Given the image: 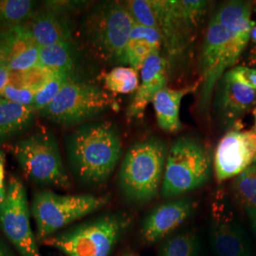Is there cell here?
I'll use <instances>...</instances> for the list:
<instances>
[{
	"label": "cell",
	"mask_w": 256,
	"mask_h": 256,
	"mask_svg": "<svg viewBox=\"0 0 256 256\" xmlns=\"http://www.w3.org/2000/svg\"><path fill=\"white\" fill-rule=\"evenodd\" d=\"M10 149L24 174L32 182L59 188L70 186V178L52 130L42 128L16 140Z\"/></svg>",
	"instance_id": "cell-5"
},
{
	"label": "cell",
	"mask_w": 256,
	"mask_h": 256,
	"mask_svg": "<svg viewBox=\"0 0 256 256\" xmlns=\"http://www.w3.org/2000/svg\"><path fill=\"white\" fill-rule=\"evenodd\" d=\"M36 111L0 98V144L26 131L32 124Z\"/></svg>",
	"instance_id": "cell-20"
},
{
	"label": "cell",
	"mask_w": 256,
	"mask_h": 256,
	"mask_svg": "<svg viewBox=\"0 0 256 256\" xmlns=\"http://www.w3.org/2000/svg\"><path fill=\"white\" fill-rule=\"evenodd\" d=\"M0 256H12L7 247L0 241Z\"/></svg>",
	"instance_id": "cell-35"
},
{
	"label": "cell",
	"mask_w": 256,
	"mask_h": 256,
	"mask_svg": "<svg viewBox=\"0 0 256 256\" xmlns=\"http://www.w3.org/2000/svg\"><path fill=\"white\" fill-rule=\"evenodd\" d=\"M0 228L21 256H42L30 225L27 191L16 176L10 178L0 207Z\"/></svg>",
	"instance_id": "cell-11"
},
{
	"label": "cell",
	"mask_w": 256,
	"mask_h": 256,
	"mask_svg": "<svg viewBox=\"0 0 256 256\" xmlns=\"http://www.w3.org/2000/svg\"><path fill=\"white\" fill-rule=\"evenodd\" d=\"M198 82L190 86L174 90L164 88L158 92L152 102L158 126L168 133H174L182 128L180 110L183 98L196 90Z\"/></svg>",
	"instance_id": "cell-18"
},
{
	"label": "cell",
	"mask_w": 256,
	"mask_h": 256,
	"mask_svg": "<svg viewBox=\"0 0 256 256\" xmlns=\"http://www.w3.org/2000/svg\"><path fill=\"white\" fill-rule=\"evenodd\" d=\"M198 241L194 232H180L164 241L160 256H198Z\"/></svg>",
	"instance_id": "cell-24"
},
{
	"label": "cell",
	"mask_w": 256,
	"mask_h": 256,
	"mask_svg": "<svg viewBox=\"0 0 256 256\" xmlns=\"http://www.w3.org/2000/svg\"><path fill=\"white\" fill-rule=\"evenodd\" d=\"M72 79H74L72 74H57L40 92H37L32 108L36 112H39L40 110L45 108L54 100L55 97L58 95L64 84Z\"/></svg>",
	"instance_id": "cell-26"
},
{
	"label": "cell",
	"mask_w": 256,
	"mask_h": 256,
	"mask_svg": "<svg viewBox=\"0 0 256 256\" xmlns=\"http://www.w3.org/2000/svg\"><path fill=\"white\" fill-rule=\"evenodd\" d=\"M106 196L59 194L52 191L37 192L32 204V214L41 240L59 230L95 212L108 202Z\"/></svg>",
	"instance_id": "cell-8"
},
{
	"label": "cell",
	"mask_w": 256,
	"mask_h": 256,
	"mask_svg": "<svg viewBox=\"0 0 256 256\" xmlns=\"http://www.w3.org/2000/svg\"><path fill=\"white\" fill-rule=\"evenodd\" d=\"M152 54L160 52H155L151 46L142 41L128 40L122 55V64H128L130 68L140 72L147 58Z\"/></svg>",
	"instance_id": "cell-27"
},
{
	"label": "cell",
	"mask_w": 256,
	"mask_h": 256,
	"mask_svg": "<svg viewBox=\"0 0 256 256\" xmlns=\"http://www.w3.org/2000/svg\"><path fill=\"white\" fill-rule=\"evenodd\" d=\"M133 256V254H126V256Z\"/></svg>",
	"instance_id": "cell-40"
},
{
	"label": "cell",
	"mask_w": 256,
	"mask_h": 256,
	"mask_svg": "<svg viewBox=\"0 0 256 256\" xmlns=\"http://www.w3.org/2000/svg\"><path fill=\"white\" fill-rule=\"evenodd\" d=\"M210 174V158L204 147L191 138H180L167 155L162 194L170 198L191 192L207 182Z\"/></svg>",
	"instance_id": "cell-7"
},
{
	"label": "cell",
	"mask_w": 256,
	"mask_h": 256,
	"mask_svg": "<svg viewBox=\"0 0 256 256\" xmlns=\"http://www.w3.org/2000/svg\"><path fill=\"white\" fill-rule=\"evenodd\" d=\"M167 61L160 54H152L146 59L140 74V84L128 110V118H142L156 95L167 84Z\"/></svg>",
	"instance_id": "cell-14"
},
{
	"label": "cell",
	"mask_w": 256,
	"mask_h": 256,
	"mask_svg": "<svg viewBox=\"0 0 256 256\" xmlns=\"http://www.w3.org/2000/svg\"><path fill=\"white\" fill-rule=\"evenodd\" d=\"M36 95V92L30 88L9 84L3 90V92L0 93V98L12 102L14 104H18L21 106H32Z\"/></svg>",
	"instance_id": "cell-30"
},
{
	"label": "cell",
	"mask_w": 256,
	"mask_h": 256,
	"mask_svg": "<svg viewBox=\"0 0 256 256\" xmlns=\"http://www.w3.org/2000/svg\"><path fill=\"white\" fill-rule=\"evenodd\" d=\"M37 66L48 68L55 74H74L75 48L72 41L40 48Z\"/></svg>",
	"instance_id": "cell-21"
},
{
	"label": "cell",
	"mask_w": 256,
	"mask_h": 256,
	"mask_svg": "<svg viewBox=\"0 0 256 256\" xmlns=\"http://www.w3.org/2000/svg\"><path fill=\"white\" fill-rule=\"evenodd\" d=\"M12 72L8 64H0V93L10 82Z\"/></svg>",
	"instance_id": "cell-32"
},
{
	"label": "cell",
	"mask_w": 256,
	"mask_h": 256,
	"mask_svg": "<svg viewBox=\"0 0 256 256\" xmlns=\"http://www.w3.org/2000/svg\"><path fill=\"white\" fill-rule=\"evenodd\" d=\"M129 40L142 41L151 46L155 52H160V48L162 46V36L158 28L146 27L137 23H134V26L130 32Z\"/></svg>",
	"instance_id": "cell-29"
},
{
	"label": "cell",
	"mask_w": 256,
	"mask_h": 256,
	"mask_svg": "<svg viewBox=\"0 0 256 256\" xmlns=\"http://www.w3.org/2000/svg\"><path fill=\"white\" fill-rule=\"evenodd\" d=\"M232 188L246 209H256V162L236 176Z\"/></svg>",
	"instance_id": "cell-25"
},
{
	"label": "cell",
	"mask_w": 256,
	"mask_h": 256,
	"mask_svg": "<svg viewBox=\"0 0 256 256\" xmlns=\"http://www.w3.org/2000/svg\"><path fill=\"white\" fill-rule=\"evenodd\" d=\"M194 210L191 198H178L156 206L148 214L142 226L144 242L153 244L178 229Z\"/></svg>",
	"instance_id": "cell-13"
},
{
	"label": "cell",
	"mask_w": 256,
	"mask_h": 256,
	"mask_svg": "<svg viewBox=\"0 0 256 256\" xmlns=\"http://www.w3.org/2000/svg\"><path fill=\"white\" fill-rule=\"evenodd\" d=\"M254 126L252 128V130L256 133V108L254 110Z\"/></svg>",
	"instance_id": "cell-39"
},
{
	"label": "cell",
	"mask_w": 256,
	"mask_h": 256,
	"mask_svg": "<svg viewBox=\"0 0 256 256\" xmlns=\"http://www.w3.org/2000/svg\"><path fill=\"white\" fill-rule=\"evenodd\" d=\"M4 178H5V155L0 150V189H4Z\"/></svg>",
	"instance_id": "cell-33"
},
{
	"label": "cell",
	"mask_w": 256,
	"mask_h": 256,
	"mask_svg": "<svg viewBox=\"0 0 256 256\" xmlns=\"http://www.w3.org/2000/svg\"><path fill=\"white\" fill-rule=\"evenodd\" d=\"M131 222L124 212L106 214L43 240L68 256H110Z\"/></svg>",
	"instance_id": "cell-4"
},
{
	"label": "cell",
	"mask_w": 256,
	"mask_h": 256,
	"mask_svg": "<svg viewBox=\"0 0 256 256\" xmlns=\"http://www.w3.org/2000/svg\"><path fill=\"white\" fill-rule=\"evenodd\" d=\"M34 6L30 0H0V27L25 24L34 14Z\"/></svg>",
	"instance_id": "cell-22"
},
{
	"label": "cell",
	"mask_w": 256,
	"mask_h": 256,
	"mask_svg": "<svg viewBox=\"0 0 256 256\" xmlns=\"http://www.w3.org/2000/svg\"><path fill=\"white\" fill-rule=\"evenodd\" d=\"M0 64H7L6 59H5V55H4V52H3L1 44H0Z\"/></svg>",
	"instance_id": "cell-37"
},
{
	"label": "cell",
	"mask_w": 256,
	"mask_h": 256,
	"mask_svg": "<svg viewBox=\"0 0 256 256\" xmlns=\"http://www.w3.org/2000/svg\"><path fill=\"white\" fill-rule=\"evenodd\" d=\"M248 42L210 19L202 48V106H209L212 90L226 70L238 61Z\"/></svg>",
	"instance_id": "cell-10"
},
{
	"label": "cell",
	"mask_w": 256,
	"mask_h": 256,
	"mask_svg": "<svg viewBox=\"0 0 256 256\" xmlns=\"http://www.w3.org/2000/svg\"><path fill=\"white\" fill-rule=\"evenodd\" d=\"M218 104L226 119H234L256 102V92L232 78L228 72L220 80Z\"/></svg>",
	"instance_id": "cell-17"
},
{
	"label": "cell",
	"mask_w": 256,
	"mask_h": 256,
	"mask_svg": "<svg viewBox=\"0 0 256 256\" xmlns=\"http://www.w3.org/2000/svg\"><path fill=\"white\" fill-rule=\"evenodd\" d=\"M122 144L116 126L108 120L90 122L64 140V151L74 178L86 185L106 182L122 156Z\"/></svg>",
	"instance_id": "cell-1"
},
{
	"label": "cell",
	"mask_w": 256,
	"mask_h": 256,
	"mask_svg": "<svg viewBox=\"0 0 256 256\" xmlns=\"http://www.w3.org/2000/svg\"><path fill=\"white\" fill-rule=\"evenodd\" d=\"M250 41H252V45L254 46V48L256 50V24L252 28L250 32Z\"/></svg>",
	"instance_id": "cell-36"
},
{
	"label": "cell",
	"mask_w": 256,
	"mask_h": 256,
	"mask_svg": "<svg viewBox=\"0 0 256 256\" xmlns=\"http://www.w3.org/2000/svg\"><path fill=\"white\" fill-rule=\"evenodd\" d=\"M247 212L256 234V209H247Z\"/></svg>",
	"instance_id": "cell-34"
},
{
	"label": "cell",
	"mask_w": 256,
	"mask_h": 256,
	"mask_svg": "<svg viewBox=\"0 0 256 256\" xmlns=\"http://www.w3.org/2000/svg\"><path fill=\"white\" fill-rule=\"evenodd\" d=\"M138 84V72L130 66H116L104 77L106 88L114 93H133L137 92Z\"/></svg>",
	"instance_id": "cell-23"
},
{
	"label": "cell",
	"mask_w": 256,
	"mask_h": 256,
	"mask_svg": "<svg viewBox=\"0 0 256 256\" xmlns=\"http://www.w3.org/2000/svg\"><path fill=\"white\" fill-rule=\"evenodd\" d=\"M40 48L72 41V27L68 16L50 10H39L24 24Z\"/></svg>",
	"instance_id": "cell-16"
},
{
	"label": "cell",
	"mask_w": 256,
	"mask_h": 256,
	"mask_svg": "<svg viewBox=\"0 0 256 256\" xmlns=\"http://www.w3.org/2000/svg\"><path fill=\"white\" fill-rule=\"evenodd\" d=\"M230 75L256 92V70L248 66H236L228 70Z\"/></svg>",
	"instance_id": "cell-31"
},
{
	"label": "cell",
	"mask_w": 256,
	"mask_h": 256,
	"mask_svg": "<svg viewBox=\"0 0 256 256\" xmlns=\"http://www.w3.org/2000/svg\"><path fill=\"white\" fill-rule=\"evenodd\" d=\"M6 198V189H0V207L2 205V203L5 200Z\"/></svg>",
	"instance_id": "cell-38"
},
{
	"label": "cell",
	"mask_w": 256,
	"mask_h": 256,
	"mask_svg": "<svg viewBox=\"0 0 256 256\" xmlns=\"http://www.w3.org/2000/svg\"><path fill=\"white\" fill-rule=\"evenodd\" d=\"M115 102L102 88L92 82L72 79L40 115L62 126L90 122L114 106Z\"/></svg>",
	"instance_id": "cell-6"
},
{
	"label": "cell",
	"mask_w": 256,
	"mask_h": 256,
	"mask_svg": "<svg viewBox=\"0 0 256 256\" xmlns=\"http://www.w3.org/2000/svg\"><path fill=\"white\" fill-rule=\"evenodd\" d=\"M167 146L160 140L150 138L135 144L124 156L119 172V185L131 202L155 198L162 186Z\"/></svg>",
	"instance_id": "cell-2"
},
{
	"label": "cell",
	"mask_w": 256,
	"mask_h": 256,
	"mask_svg": "<svg viewBox=\"0 0 256 256\" xmlns=\"http://www.w3.org/2000/svg\"><path fill=\"white\" fill-rule=\"evenodd\" d=\"M135 23L158 28L155 12L151 0H130L122 2Z\"/></svg>",
	"instance_id": "cell-28"
},
{
	"label": "cell",
	"mask_w": 256,
	"mask_h": 256,
	"mask_svg": "<svg viewBox=\"0 0 256 256\" xmlns=\"http://www.w3.org/2000/svg\"><path fill=\"white\" fill-rule=\"evenodd\" d=\"M162 46L171 58L182 54L194 39L208 3L200 0H151Z\"/></svg>",
	"instance_id": "cell-9"
},
{
	"label": "cell",
	"mask_w": 256,
	"mask_h": 256,
	"mask_svg": "<svg viewBox=\"0 0 256 256\" xmlns=\"http://www.w3.org/2000/svg\"><path fill=\"white\" fill-rule=\"evenodd\" d=\"M252 5L244 1H229L220 6L212 19L232 34L250 42L252 28L256 23L250 18Z\"/></svg>",
	"instance_id": "cell-19"
},
{
	"label": "cell",
	"mask_w": 256,
	"mask_h": 256,
	"mask_svg": "<svg viewBox=\"0 0 256 256\" xmlns=\"http://www.w3.org/2000/svg\"><path fill=\"white\" fill-rule=\"evenodd\" d=\"M210 240L212 247L218 256H250L245 232L223 210H216L212 212Z\"/></svg>",
	"instance_id": "cell-15"
},
{
	"label": "cell",
	"mask_w": 256,
	"mask_h": 256,
	"mask_svg": "<svg viewBox=\"0 0 256 256\" xmlns=\"http://www.w3.org/2000/svg\"><path fill=\"white\" fill-rule=\"evenodd\" d=\"M256 162V133L230 131L220 140L214 153V174L218 182L238 176Z\"/></svg>",
	"instance_id": "cell-12"
},
{
	"label": "cell",
	"mask_w": 256,
	"mask_h": 256,
	"mask_svg": "<svg viewBox=\"0 0 256 256\" xmlns=\"http://www.w3.org/2000/svg\"><path fill=\"white\" fill-rule=\"evenodd\" d=\"M134 23L122 2L106 1L86 16L81 28L93 54L104 62L122 64Z\"/></svg>",
	"instance_id": "cell-3"
}]
</instances>
